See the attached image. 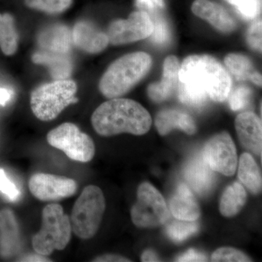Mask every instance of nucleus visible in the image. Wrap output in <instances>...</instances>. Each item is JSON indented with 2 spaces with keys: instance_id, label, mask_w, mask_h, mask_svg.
<instances>
[{
  "instance_id": "nucleus-1",
  "label": "nucleus",
  "mask_w": 262,
  "mask_h": 262,
  "mask_svg": "<svg viewBox=\"0 0 262 262\" xmlns=\"http://www.w3.org/2000/svg\"><path fill=\"white\" fill-rule=\"evenodd\" d=\"M177 87L182 103L201 108L208 100L225 101L232 90V79L213 57L194 55L186 58L179 67Z\"/></svg>"
},
{
  "instance_id": "nucleus-2",
  "label": "nucleus",
  "mask_w": 262,
  "mask_h": 262,
  "mask_svg": "<svg viewBox=\"0 0 262 262\" xmlns=\"http://www.w3.org/2000/svg\"><path fill=\"white\" fill-rule=\"evenodd\" d=\"M98 135L112 136L127 133L141 136L151 125L149 113L140 103L127 98H111L100 105L91 117Z\"/></svg>"
},
{
  "instance_id": "nucleus-3",
  "label": "nucleus",
  "mask_w": 262,
  "mask_h": 262,
  "mask_svg": "<svg viewBox=\"0 0 262 262\" xmlns=\"http://www.w3.org/2000/svg\"><path fill=\"white\" fill-rule=\"evenodd\" d=\"M151 65V57L144 52L130 53L118 58L101 77L100 91L110 99L123 96L147 74Z\"/></svg>"
},
{
  "instance_id": "nucleus-4",
  "label": "nucleus",
  "mask_w": 262,
  "mask_h": 262,
  "mask_svg": "<svg viewBox=\"0 0 262 262\" xmlns=\"http://www.w3.org/2000/svg\"><path fill=\"white\" fill-rule=\"evenodd\" d=\"M70 218L58 203L45 207L42 213V225L32 238L35 253L48 256L54 251L65 249L72 237Z\"/></svg>"
},
{
  "instance_id": "nucleus-5",
  "label": "nucleus",
  "mask_w": 262,
  "mask_h": 262,
  "mask_svg": "<svg viewBox=\"0 0 262 262\" xmlns=\"http://www.w3.org/2000/svg\"><path fill=\"white\" fill-rule=\"evenodd\" d=\"M77 84L72 80H56L34 90L30 98L33 114L42 121L56 119L65 108L77 101Z\"/></svg>"
},
{
  "instance_id": "nucleus-6",
  "label": "nucleus",
  "mask_w": 262,
  "mask_h": 262,
  "mask_svg": "<svg viewBox=\"0 0 262 262\" xmlns=\"http://www.w3.org/2000/svg\"><path fill=\"white\" fill-rule=\"evenodd\" d=\"M105 209L106 201L102 190L95 185L84 187L71 213L72 232L80 239L94 237L101 225Z\"/></svg>"
},
{
  "instance_id": "nucleus-7",
  "label": "nucleus",
  "mask_w": 262,
  "mask_h": 262,
  "mask_svg": "<svg viewBox=\"0 0 262 262\" xmlns=\"http://www.w3.org/2000/svg\"><path fill=\"white\" fill-rule=\"evenodd\" d=\"M47 141L50 145L61 150L74 161L88 163L94 158L96 153L91 136L71 122H65L50 131Z\"/></svg>"
},
{
  "instance_id": "nucleus-8",
  "label": "nucleus",
  "mask_w": 262,
  "mask_h": 262,
  "mask_svg": "<svg viewBox=\"0 0 262 262\" xmlns=\"http://www.w3.org/2000/svg\"><path fill=\"white\" fill-rule=\"evenodd\" d=\"M130 215L136 227L152 228L168 220L169 211L159 191L150 183L144 182L138 188L137 201L131 208Z\"/></svg>"
},
{
  "instance_id": "nucleus-9",
  "label": "nucleus",
  "mask_w": 262,
  "mask_h": 262,
  "mask_svg": "<svg viewBox=\"0 0 262 262\" xmlns=\"http://www.w3.org/2000/svg\"><path fill=\"white\" fill-rule=\"evenodd\" d=\"M203 157L214 171L231 177L235 173L237 158L235 145L228 133L212 137L205 145Z\"/></svg>"
},
{
  "instance_id": "nucleus-10",
  "label": "nucleus",
  "mask_w": 262,
  "mask_h": 262,
  "mask_svg": "<svg viewBox=\"0 0 262 262\" xmlns=\"http://www.w3.org/2000/svg\"><path fill=\"white\" fill-rule=\"evenodd\" d=\"M154 26L145 11L134 12L125 20L114 21L108 27V41L115 46L128 44L150 37Z\"/></svg>"
},
{
  "instance_id": "nucleus-11",
  "label": "nucleus",
  "mask_w": 262,
  "mask_h": 262,
  "mask_svg": "<svg viewBox=\"0 0 262 262\" xmlns=\"http://www.w3.org/2000/svg\"><path fill=\"white\" fill-rule=\"evenodd\" d=\"M29 187L32 195L39 201L52 202L73 196L77 192L78 185L72 179L38 173L31 177Z\"/></svg>"
},
{
  "instance_id": "nucleus-12",
  "label": "nucleus",
  "mask_w": 262,
  "mask_h": 262,
  "mask_svg": "<svg viewBox=\"0 0 262 262\" xmlns=\"http://www.w3.org/2000/svg\"><path fill=\"white\" fill-rule=\"evenodd\" d=\"M235 128L241 144L256 155H261V120L256 114H239L235 120Z\"/></svg>"
},
{
  "instance_id": "nucleus-13",
  "label": "nucleus",
  "mask_w": 262,
  "mask_h": 262,
  "mask_svg": "<svg viewBox=\"0 0 262 262\" xmlns=\"http://www.w3.org/2000/svg\"><path fill=\"white\" fill-rule=\"evenodd\" d=\"M72 40L77 48L89 53H98L107 47V34L98 30L89 22L76 24L72 32Z\"/></svg>"
},
{
  "instance_id": "nucleus-14",
  "label": "nucleus",
  "mask_w": 262,
  "mask_h": 262,
  "mask_svg": "<svg viewBox=\"0 0 262 262\" xmlns=\"http://www.w3.org/2000/svg\"><path fill=\"white\" fill-rule=\"evenodd\" d=\"M20 244V229L13 211L8 208L0 211V255L10 258L18 252Z\"/></svg>"
},
{
  "instance_id": "nucleus-15",
  "label": "nucleus",
  "mask_w": 262,
  "mask_h": 262,
  "mask_svg": "<svg viewBox=\"0 0 262 262\" xmlns=\"http://www.w3.org/2000/svg\"><path fill=\"white\" fill-rule=\"evenodd\" d=\"M179 67L176 56H170L165 60L161 81L151 84L148 88V95L152 101L161 102L173 94L178 86Z\"/></svg>"
},
{
  "instance_id": "nucleus-16",
  "label": "nucleus",
  "mask_w": 262,
  "mask_h": 262,
  "mask_svg": "<svg viewBox=\"0 0 262 262\" xmlns=\"http://www.w3.org/2000/svg\"><path fill=\"white\" fill-rule=\"evenodd\" d=\"M192 10L194 15L209 22L215 29L230 32L236 28L234 19L222 6L209 0H195Z\"/></svg>"
},
{
  "instance_id": "nucleus-17",
  "label": "nucleus",
  "mask_w": 262,
  "mask_h": 262,
  "mask_svg": "<svg viewBox=\"0 0 262 262\" xmlns=\"http://www.w3.org/2000/svg\"><path fill=\"white\" fill-rule=\"evenodd\" d=\"M184 178L199 194H206L213 187L214 175L202 155H196L186 165Z\"/></svg>"
},
{
  "instance_id": "nucleus-18",
  "label": "nucleus",
  "mask_w": 262,
  "mask_h": 262,
  "mask_svg": "<svg viewBox=\"0 0 262 262\" xmlns=\"http://www.w3.org/2000/svg\"><path fill=\"white\" fill-rule=\"evenodd\" d=\"M172 214L178 220L195 222L201 215V209L192 191L186 184L179 186L170 202Z\"/></svg>"
},
{
  "instance_id": "nucleus-19",
  "label": "nucleus",
  "mask_w": 262,
  "mask_h": 262,
  "mask_svg": "<svg viewBox=\"0 0 262 262\" xmlns=\"http://www.w3.org/2000/svg\"><path fill=\"white\" fill-rule=\"evenodd\" d=\"M38 44L44 51L54 53H69L73 43L72 32L68 27L56 24L39 33Z\"/></svg>"
},
{
  "instance_id": "nucleus-20",
  "label": "nucleus",
  "mask_w": 262,
  "mask_h": 262,
  "mask_svg": "<svg viewBox=\"0 0 262 262\" xmlns=\"http://www.w3.org/2000/svg\"><path fill=\"white\" fill-rule=\"evenodd\" d=\"M155 125L161 136L168 134L175 128L180 129L189 135L196 132V125L190 115L177 110H164L155 119Z\"/></svg>"
},
{
  "instance_id": "nucleus-21",
  "label": "nucleus",
  "mask_w": 262,
  "mask_h": 262,
  "mask_svg": "<svg viewBox=\"0 0 262 262\" xmlns=\"http://www.w3.org/2000/svg\"><path fill=\"white\" fill-rule=\"evenodd\" d=\"M68 54L42 50L33 55L32 61L38 64L48 67L53 78L63 80L70 77L73 67L72 60Z\"/></svg>"
},
{
  "instance_id": "nucleus-22",
  "label": "nucleus",
  "mask_w": 262,
  "mask_h": 262,
  "mask_svg": "<svg viewBox=\"0 0 262 262\" xmlns=\"http://www.w3.org/2000/svg\"><path fill=\"white\" fill-rule=\"evenodd\" d=\"M247 201L244 187L238 182H234L225 189L221 198L220 210L225 217H232L242 209Z\"/></svg>"
},
{
  "instance_id": "nucleus-23",
  "label": "nucleus",
  "mask_w": 262,
  "mask_h": 262,
  "mask_svg": "<svg viewBox=\"0 0 262 262\" xmlns=\"http://www.w3.org/2000/svg\"><path fill=\"white\" fill-rule=\"evenodd\" d=\"M238 177L241 182L254 194L261 192L262 179L257 163L252 156L244 153L239 158Z\"/></svg>"
},
{
  "instance_id": "nucleus-24",
  "label": "nucleus",
  "mask_w": 262,
  "mask_h": 262,
  "mask_svg": "<svg viewBox=\"0 0 262 262\" xmlns=\"http://www.w3.org/2000/svg\"><path fill=\"white\" fill-rule=\"evenodd\" d=\"M18 37L14 20L8 13H0V48L4 54L11 56L18 48Z\"/></svg>"
},
{
  "instance_id": "nucleus-25",
  "label": "nucleus",
  "mask_w": 262,
  "mask_h": 262,
  "mask_svg": "<svg viewBox=\"0 0 262 262\" xmlns=\"http://www.w3.org/2000/svg\"><path fill=\"white\" fill-rule=\"evenodd\" d=\"M225 63L227 70L237 80H251L256 72L253 68L252 62L244 55L234 53L227 55Z\"/></svg>"
},
{
  "instance_id": "nucleus-26",
  "label": "nucleus",
  "mask_w": 262,
  "mask_h": 262,
  "mask_svg": "<svg viewBox=\"0 0 262 262\" xmlns=\"http://www.w3.org/2000/svg\"><path fill=\"white\" fill-rule=\"evenodd\" d=\"M199 229L198 224L189 221L179 220L166 227V233L175 242H182L195 234Z\"/></svg>"
},
{
  "instance_id": "nucleus-27",
  "label": "nucleus",
  "mask_w": 262,
  "mask_h": 262,
  "mask_svg": "<svg viewBox=\"0 0 262 262\" xmlns=\"http://www.w3.org/2000/svg\"><path fill=\"white\" fill-rule=\"evenodd\" d=\"M29 8L56 14L68 9L72 4V0H26Z\"/></svg>"
},
{
  "instance_id": "nucleus-28",
  "label": "nucleus",
  "mask_w": 262,
  "mask_h": 262,
  "mask_svg": "<svg viewBox=\"0 0 262 262\" xmlns=\"http://www.w3.org/2000/svg\"><path fill=\"white\" fill-rule=\"evenodd\" d=\"M160 11L148 13L153 22V32L151 34V41L157 45H165L170 38V29L166 20L160 15Z\"/></svg>"
},
{
  "instance_id": "nucleus-29",
  "label": "nucleus",
  "mask_w": 262,
  "mask_h": 262,
  "mask_svg": "<svg viewBox=\"0 0 262 262\" xmlns=\"http://www.w3.org/2000/svg\"><path fill=\"white\" fill-rule=\"evenodd\" d=\"M229 103L234 111L242 110L249 104L252 96L251 89L246 85H241L234 89L229 94Z\"/></svg>"
},
{
  "instance_id": "nucleus-30",
  "label": "nucleus",
  "mask_w": 262,
  "mask_h": 262,
  "mask_svg": "<svg viewBox=\"0 0 262 262\" xmlns=\"http://www.w3.org/2000/svg\"><path fill=\"white\" fill-rule=\"evenodd\" d=\"M212 261H251L245 253L233 248H221L212 255Z\"/></svg>"
},
{
  "instance_id": "nucleus-31",
  "label": "nucleus",
  "mask_w": 262,
  "mask_h": 262,
  "mask_svg": "<svg viewBox=\"0 0 262 262\" xmlns=\"http://www.w3.org/2000/svg\"><path fill=\"white\" fill-rule=\"evenodd\" d=\"M234 6L245 18H256L261 8V0H234Z\"/></svg>"
},
{
  "instance_id": "nucleus-32",
  "label": "nucleus",
  "mask_w": 262,
  "mask_h": 262,
  "mask_svg": "<svg viewBox=\"0 0 262 262\" xmlns=\"http://www.w3.org/2000/svg\"><path fill=\"white\" fill-rule=\"evenodd\" d=\"M0 192L12 202L18 201L20 196L18 188L7 177L3 169H0Z\"/></svg>"
},
{
  "instance_id": "nucleus-33",
  "label": "nucleus",
  "mask_w": 262,
  "mask_h": 262,
  "mask_svg": "<svg viewBox=\"0 0 262 262\" xmlns=\"http://www.w3.org/2000/svg\"><path fill=\"white\" fill-rule=\"evenodd\" d=\"M248 45L256 51H261V20H257L250 27L247 32Z\"/></svg>"
},
{
  "instance_id": "nucleus-34",
  "label": "nucleus",
  "mask_w": 262,
  "mask_h": 262,
  "mask_svg": "<svg viewBox=\"0 0 262 262\" xmlns=\"http://www.w3.org/2000/svg\"><path fill=\"white\" fill-rule=\"evenodd\" d=\"M136 5L139 10L147 13L160 11L165 7L163 0H136Z\"/></svg>"
},
{
  "instance_id": "nucleus-35",
  "label": "nucleus",
  "mask_w": 262,
  "mask_h": 262,
  "mask_svg": "<svg viewBox=\"0 0 262 262\" xmlns=\"http://www.w3.org/2000/svg\"><path fill=\"white\" fill-rule=\"evenodd\" d=\"M177 261H206L208 258L204 253L194 249L188 250L187 252L183 253L177 259Z\"/></svg>"
},
{
  "instance_id": "nucleus-36",
  "label": "nucleus",
  "mask_w": 262,
  "mask_h": 262,
  "mask_svg": "<svg viewBox=\"0 0 262 262\" xmlns=\"http://www.w3.org/2000/svg\"><path fill=\"white\" fill-rule=\"evenodd\" d=\"M93 261H99V262H110V261H130L128 258L123 257V256H120V255L115 254H105L102 256H98L95 258Z\"/></svg>"
},
{
  "instance_id": "nucleus-37",
  "label": "nucleus",
  "mask_w": 262,
  "mask_h": 262,
  "mask_svg": "<svg viewBox=\"0 0 262 262\" xmlns=\"http://www.w3.org/2000/svg\"><path fill=\"white\" fill-rule=\"evenodd\" d=\"M20 261H52L48 256H42L39 253H34V254H29L27 256H24L19 260Z\"/></svg>"
},
{
  "instance_id": "nucleus-38",
  "label": "nucleus",
  "mask_w": 262,
  "mask_h": 262,
  "mask_svg": "<svg viewBox=\"0 0 262 262\" xmlns=\"http://www.w3.org/2000/svg\"><path fill=\"white\" fill-rule=\"evenodd\" d=\"M13 97V92L9 89L0 88V105L5 106Z\"/></svg>"
},
{
  "instance_id": "nucleus-39",
  "label": "nucleus",
  "mask_w": 262,
  "mask_h": 262,
  "mask_svg": "<svg viewBox=\"0 0 262 262\" xmlns=\"http://www.w3.org/2000/svg\"><path fill=\"white\" fill-rule=\"evenodd\" d=\"M141 261L151 262V261H160V258L158 257L157 253L152 250H146L141 255Z\"/></svg>"
},
{
  "instance_id": "nucleus-40",
  "label": "nucleus",
  "mask_w": 262,
  "mask_h": 262,
  "mask_svg": "<svg viewBox=\"0 0 262 262\" xmlns=\"http://www.w3.org/2000/svg\"><path fill=\"white\" fill-rule=\"evenodd\" d=\"M226 1H227V3H229V4L233 5L234 0H226Z\"/></svg>"
}]
</instances>
